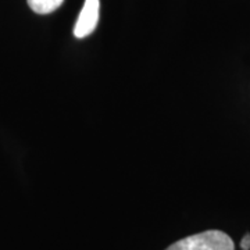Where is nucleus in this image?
Here are the masks:
<instances>
[{
  "label": "nucleus",
  "mask_w": 250,
  "mask_h": 250,
  "mask_svg": "<svg viewBox=\"0 0 250 250\" xmlns=\"http://www.w3.org/2000/svg\"><path fill=\"white\" fill-rule=\"evenodd\" d=\"M28 6L36 14H50L59 9L64 0H27Z\"/></svg>",
  "instance_id": "3"
},
{
  "label": "nucleus",
  "mask_w": 250,
  "mask_h": 250,
  "mask_svg": "<svg viewBox=\"0 0 250 250\" xmlns=\"http://www.w3.org/2000/svg\"><path fill=\"white\" fill-rule=\"evenodd\" d=\"M99 13H100V0H85L80 17L74 27V36L78 39L89 36L96 29L99 22Z\"/></svg>",
  "instance_id": "2"
},
{
  "label": "nucleus",
  "mask_w": 250,
  "mask_h": 250,
  "mask_svg": "<svg viewBox=\"0 0 250 250\" xmlns=\"http://www.w3.org/2000/svg\"><path fill=\"white\" fill-rule=\"evenodd\" d=\"M166 250H235V245L229 235L210 229L179 239Z\"/></svg>",
  "instance_id": "1"
},
{
  "label": "nucleus",
  "mask_w": 250,
  "mask_h": 250,
  "mask_svg": "<svg viewBox=\"0 0 250 250\" xmlns=\"http://www.w3.org/2000/svg\"><path fill=\"white\" fill-rule=\"evenodd\" d=\"M242 250H250V233H246L241 241Z\"/></svg>",
  "instance_id": "4"
}]
</instances>
